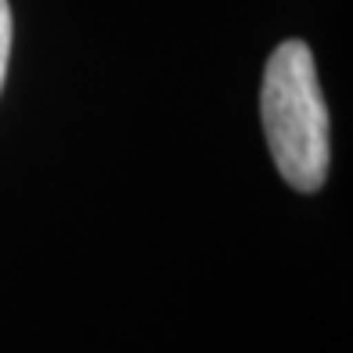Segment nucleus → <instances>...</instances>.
Instances as JSON below:
<instances>
[{
  "mask_svg": "<svg viewBox=\"0 0 353 353\" xmlns=\"http://www.w3.org/2000/svg\"><path fill=\"white\" fill-rule=\"evenodd\" d=\"M260 116L270 159L285 184H292L296 191H317L328 176L332 137L317 65L303 40H285L274 47L263 69Z\"/></svg>",
  "mask_w": 353,
  "mask_h": 353,
  "instance_id": "1",
  "label": "nucleus"
},
{
  "mask_svg": "<svg viewBox=\"0 0 353 353\" xmlns=\"http://www.w3.org/2000/svg\"><path fill=\"white\" fill-rule=\"evenodd\" d=\"M8 58H11V4L0 0V87L8 76Z\"/></svg>",
  "mask_w": 353,
  "mask_h": 353,
  "instance_id": "2",
  "label": "nucleus"
}]
</instances>
